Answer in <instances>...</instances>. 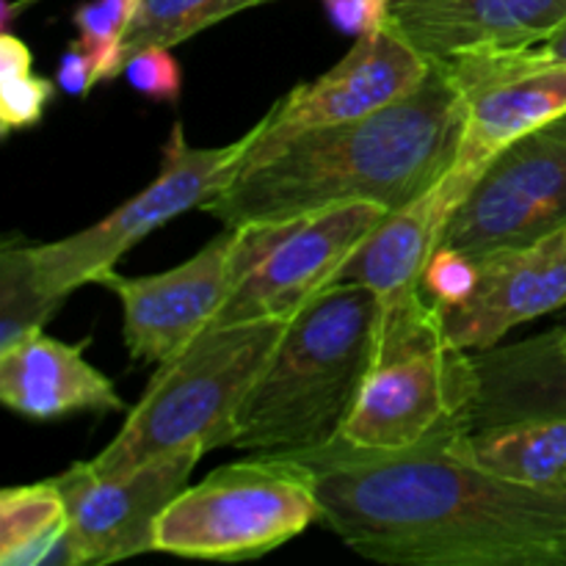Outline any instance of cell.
I'll return each mask as SVG.
<instances>
[{
  "instance_id": "cell-1",
  "label": "cell",
  "mask_w": 566,
  "mask_h": 566,
  "mask_svg": "<svg viewBox=\"0 0 566 566\" xmlns=\"http://www.w3.org/2000/svg\"><path fill=\"white\" fill-rule=\"evenodd\" d=\"M310 470L321 523L354 553L407 566H566V490L481 468L470 426L398 451L340 434L285 451Z\"/></svg>"
},
{
  "instance_id": "cell-2",
  "label": "cell",
  "mask_w": 566,
  "mask_h": 566,
  "mask_svg": "<svg viewBox=\"0 0 566 566\" xmlns=\"http://www.w3.org/2000/svg\"><path fill=\"white\" fill-rule=\"evenodd\" d=\"M462 99L446 61L407 97L363 119L310 127L241 166L205 205L224 227L293 221L346 202L392 210L423 197L462 147Z\"/></svg>"
},
{
  "instance_id": "cell-3",
  "label": "cell",
  "mask_w": 566,
  "mask_h": 566,
  "mask_svg": "<svg viewBox=\"0 0 566 566\" xmlns=\"http://www.w3.org/2000/svg\"><path fill=\"white\" fill-rule=\"evenodd\" d=\"M385 307L370 287L335 282L287 321L238 412L230 448L285 453L340 434L381 340Z\"/></svg>"
},
{
  "instance_id": "cell-4",
  "label": "cell",
  "mask_w": 566,
  "mask_h": 566,
  "mask_svg": "<svg viewBox=\"0 0 566 566\" xmlns=\"http://www.w3.org/2000/svg\"><path fill=\"white\" fill-rule=\"evenodd\" d=\"M285 326L287 321L208 326L175 359L158 365L142 401L92 468L114 479L180 448L230 446L238 412Z\"/></svg>"
},
{
  "instance_id": "cell-5",
  "label": "cell",
  "mask_w": 566,
  "mask_h": 566,
  "mask_svg": "<svg viewBox=\"0 0 566 566\" xmlns=\"http://www.w3.org/2000/svg\"><path fill=\"white\" fill-rule=\"evenodd\" d=\"M479 392L473 354L453 346L429 298L385 310L381 340L343 420L340 437L359 448L398 451L446 426H470Z\"/></svg>"
},
{
  "instance_id": "cell-6",
  "label": "cell",
  "mask_w": 566,
  "mask_h": 566,
  "mask_svg": "<svg viewBox=\"0 0 566 566\" xmlns=\"http://www.w3.org/2000/svg\"><path fill=\"white\" fill-rule=\"evenodd\" d=\"M318 523L310 470L287 453H258L186 486L155 525V551L241 562L265 556Z\"/></svg>"
},
{
  "instance_id": "cell-7",
  "label": "cell",
  "mask_w": 566,
  "mask_h": 566,
  "mask_svg": "<svg viewBox=\"0 0 566 566\" xmlns=\"http://www.w3.org/2000/svg\"><path fill=\"white\" fill-rule=\"evenodd\" d=\"M252 138L254 127L227 147H191L177 122L164 147L158 177L144 191L122 202L88 230L53 243L28 247L39 285L50 296L66 302L72 291L97 282L105 271L114 269L122 254L130 252L149 232L188 210H202L238 175Z\"/></svg>"
},
{
  "instance_id": "cell-8",
  "label": "cell",
  "mask_w": 566,
  "mask_h": 566,
  "mask_svg": "<svg viewBox=\"0 0 566 566\" xmlns=\"http://www.w3.org/2000/svg\"><path fill=\"white\" fill-rule=\"evenodd\" d=\"M291 221H252L227 227L191 260L155 276L105 271L94 285L122 302L125 346L136 363L164 365L197 340L227 304L243 276L269 254Z\"/></svg>"
},
{
  "instance_id": "cell-9",
  "label": "cell",
  "mask_w": 566,
  "mask_h": 566,
  "mask_svg": "<svg viewBox=\"0 0 566 566\" xmlns=\"http://www.w3.org/2000/svg\"><path fill=\"white\" fill-rule=\"evenodd\" d=\"M566 224V111L484 166L448 224L446 247L473 260L523 247Z\"/></svg>"
},
{
  "instance_id": "cell-10",
  "label": "cell",
  "mask_w": 566,
  "mask_h": 566,
  "mask_svg": "<svg viewBox=\"0 0 566 566\" xmlns=\"http://www.w3.org/2000/svg\"><path fill=\"white\" fill-rule=\"evenodd\" d=\"M446 61L462 99L457 169L481 175L501 149L566 111V61L536 48H479Z\"/></svg>"
},
{
  "instance_id": "cell-11",
  "label": "cell",
  "mask_w": 566,
  "mask_h": 566,
  "mask_svg": "<svg viewBox=\"0 0 566 566\" xmlns=\"http://www.w3.org/2000/svg\"><path fill=\"white\" fill-rule=\"evenodd\" d=\"M205 453L202 446H188L114 479L99 475L92 462H77L55 475L81 566L122 562L155 551L160 514L186 490Z\"/></svg>"
},
{
  "instance_id": "cell-12",
  "label": "cell",
  "mask_w": 566,
  "mask_h": 566,
  "mask_svg": "<svg viewBox=\"0 0 566 566\" xmlns=\"http://www.w3.org/2000/svg\"><path fill=\"white\" fill-rule=\"evenodd\" d=\"M429 66L431 61L398 36L387 22L357 36L354 48L329 72L287 92L254 125V138L241 166L252 164L260 155L280 147L285 138L310 127L340 125L387 108L418 88L429 75Z\"/></svg>"
},
{
  "instance_id": "cell-13",
  "label": "cell",
  "mask_w": 566,
  "mask_h": 566,
  "mask_svg": "<svg viewBox=\"0 0 566 566\" xmlns=\"http://www.w3.org/2000/svg\"><path fill=\"white\" fill-rule=\"evenodd\" d=\"M390 213L376 202H346L293 219L285 235L232 291L213 326L291 321L335 285L343 265Z\"/></svg>"
},
{
  "instance_id": "cell-14",
  "label": "cell",
  "mask_w": 566,
  "mask_h": 566,
  "mask_svg": "<svg viewBox=\"0 0 566 566\" xmlns=\"http://www.w3.org/2000/svg\"><path fill=\"white\" fill-rule=\"evenodd\" d=\"M475 263L473 293L448 307L434 304L448 340L464 352H486L514 326L566 307V224Z\"/></svg>"
},
{
  "instance_id": "cell-15",
  "label": "cell",
  "mask_w": 566,
  "mask_h": 566,
  "mask_svg": "<svg viewBox=\"0 0 566 566\" xmlns=\"http://www.w3.org/2000/svg\"><path fill=\"white\" fill-rule=\"evenodd\" d=\"M479 177L453 166L423 197L387 213L343 265L335 282H359L370 287L387 313L420 302L426 296V265L442 247L453 213Z\"/></svg>"
},
{
  "instance_id": "cell-16",
  "label": "cell",
  "mask_w": 566,
  "mask_h": 566,
  "mask_svg": "<svg viewBox=\"0 0 566 566\" xmlns=\"http://www.w3.org/2000/svg\"><path fill=\"white\" fill-rule=\"evenodd\" d=\"M566 22V0H390L387 25L429 61L479 48H536Z\"/></svg>"
},
{
  "instance_id": "cell-17",
  "label": "cell",
  "mask_w": 566,
  "mask_h": 566,
  "mask_svg": "<svg viewBox=\"0 0 566 566\" xmlns=\"http://www.w3.org/2000/svg\"><path fill=\"white\" fill-rule=\"evenodd\" d=\"M0 398L31 420L125 409L114 381L86 363L83 346L55 340L44 329L0 348Z\"/></svg>"
},
{
  "instance_id": "cell-18",
  "label": "cell",
  "mask_w": 566,
  "mask_h": 566,
  "mask_svg": "<svg viewBox=\"0 0 566 566\" xmlns=\"http://www.w3.org/2000/svg\"><path fill=\"white\" fill-rule=\"evenodd\" d=\"M479 392L470 431L534 418H566V352L558 326L512 346L473 354Z\"/></svg>"
},
{
  "instance_id": "cell-19",
  "label": "cell",
  "mask_w": 566,
  "mask_h": 566,
  "mask_svg": "<svg viewBox=\"0 0 566 566\" xmlns=\"http://www.w3.org/2000/svg\"><path fill=\"white\" fill-rule=\"evenodd\" d=\"M481 468L531 486L566 490V418H534L470 431Z\"/></svg>"
},
{
  "instance_id": "cell-20",
  "label": "cell",
  "mask_w": 566,
  "mask_h": 566,
  "mask_svg": "<svg viewBox=\"0 0 566 566\" xmlns=\"http://www.w3.org/2000/svg\"><path fill=\"white\" fill-rule=\"evenodd\" d=\"M66 528V503L53 479L0 492V564L42 566Z\"/></svg>"
},
{
  "instance_id": "cell-21",
  "label": "cell",
  "mask_w": 566,
  "mask_h": 566,
  "mask_svg": "<svg viewBox=\"0 0 566 566\" xmlns=\"http://www.w3.org/2000/svg\"><path fill=\"white\" fill-rule=\"evenodd\" d=\"M274 0H136L122 59L147 48H177L205 28Z\"/></svg>"
},
{
  "instance_id": "cell-22",
  "label": "cell",
  "mask_w": 566,
  "mask_h": 566,
  "mask_svg": "<svg viewBox=\"0 0 566 566\" xmlns=\"http://www.w3.org/2000/svg\"><path fill=\"white\" fill-rule=\"evenodd\" d=\"M61 304L39 285L25 243L6 241L0 254V348L42 332Z\"/></svg>"
},
{
  "instance_id": "cell-23",
  "label": "cell",
  "mask_w": 566,
  "mask_h": 566,
  "mask_svg": "<svg viewBox=\"0 0 566 566\" xmlns=\"http://www.w3.org/2000/svg\"><path fill=\"white\" fill-rule=\"evenodd\" d=\"M33 55L22 39L6 28L0 36V130L3 136L42 122L55 86L48 77L33 75Z\"/></svg>"
},
{
  "instance_id": "cell-24",
  "label": "cell",
  "mask_w": 566,
  "mask_h": 566,
  "mask_svg": "<svg viewBox=\"0 0 566 566\" xmlns=\"http://www.w3.org/2000/svg\"><path fill=\"white\" fill-rule=\"evenodd\" d=\"M133 9H136V0H88L77 6V42L92 55L99 81H114L125 70L122 42H125Z\"/></svg>"
},
{
  "instance_id": "cell-25",
  "label": "cell",
  "mask_w": 566,
  "mask_h": 566,
  "mask_svg": "<svg viewBox=\"0 0 566 566\" xmlns=\"http://www.w3.org/2000/svg\"><path fill=\"white\" fill-rule=\"evenodd\" d=\"M475 282H479V263L470 254L442 243L426 265L423 293L437 307H448L468 298Z\"/></svg>"
},
{
  "instance_id": "cell-26",
  "label": "cell",
  "mask_w": 566,
  "mask_h": 566,
  "mask_svg": "<svg viewBox=\"0 0 566 566\" xmlns=\"http://www.w3.org/2000/svg\"><path fill=\"white\" fill-rule=\"evenodd\" d=\"M125 81L138 94L158 103H177L182 92V70L171 48H147L133 53L122 70Z\"/></svg>"
},
{
  "instance_id": "cell-27",
  "label": "cell",
  "mask_w": 566,
  "mask_h": 566,
  "mask_svg": "<svg viewBox=\"0 0 566 566\" xmlns=\"http://www.w3.org/2000/svg\"><path fill=\"white\" fill-rule=\"evenodd\" d=\"M390 0H324L332 25L348 36H365L387 22Z\"/></svg>"
},
{
  "instance_id": "cell-28",
  "label": "cell",
  "mask_w": 566,
  "mask_h": 566,
  "mask_svg": "<svg viewBox=\"0 0 566 566\" xmlns=\"http://www.w3.org/2000/svg\"><path fill=\"white\" fill-rule=\"evenodd\" d=\"M97 83H99L97 66H94L92 55L86 53V48L75 39V42L61 53L59 66H55V86H59L61 92L72 94V97L83 99L88 97V92H92Z\"/></svg>"
},
{
  "instance_id": "cell-29",
  "label": "cell",
  "mask_w": 566,
  "mask_h": 566,
  "mask_svg": "<svg viewBox=\"0 0 566 566\" xmlns=\"http://www.w3.org/2000/svg\"><path fill=\"white\" fill-rule=\"evenodd\" d=\"M536 50H542V53L551 55V59L566 61V22H564L562 28H558L556 33H551V36H547L545 42L536 44Z\"/></svg>"
},
{
  "instance_id": "cell-30",
  "label": "cell",
  "mask_w": 566,
  "mask_h": 566,
  "mask_svg": "<svg viewBox=\"0 0 566 566\" xmlns=\"http://www.w3.org/2000/svg\"><path fill=\"white\" fill-rule=\"evenodd\" d=\"M558 340H562V348L566 352V326H558Z\"/></svg>"
},
{
  "instance_id": "cell-31",
  "label": "cell",
  "mask_w": 566,
  "mask_h": 566,
  "mask_svg": "<svg viewBox=\"0 0 566 566\" xmlns=\"http://www.w3.org/2000/svg\"><path fill=\"white\" fill-rule=\"evenodd\" d=\"M28 3H33V0H20V9H22V6H28Z\"/></svg>"
}]
</instances>
